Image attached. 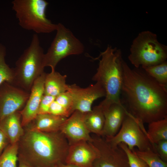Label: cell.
Listing matches in <instances>:
<instances>
[{"label":"cell","mask_w":167,"mask_h":167,"mask_svg":"<svg viewBox=\"0 0 167 167\" xmlns=\"http://www.w3.org/2000/svg\"><path fill=\"white\" fill-rule=\"evenodd\" d=\"M105 116L102 106L99 104L92 110L84 113V121L91 133L101 136L105 123Z\"/></svg>","instance_id":"obj_19"},{"label":"cell","mask_w":167,"mask_h":167,"mask_svg":"<svg viewBox=\"0 0 167 167\" xmlns=\"http://www.w3.org/2000/svg\"><path fill=\"white\" fill-rule=\"evenodd\" d=\"M55 98V97L44 94L40 102L38 114L49 113L50 106Z\"/></svg>","instance_id":"obj_27"},{"label":"cell","mask_w":167,"mask_h":167,"mask_svg":"<svg viewBox=\"0 0 167 167\" xmlns=\"http://www.w3.org/2000/svg\"><path fill=\"white\" fill-rule=\"evenodd\" d=\"M6 47L0 43V86L4 82L13 84L14 69L6 63Z\"/></svg>","instance_id":"obj_22"},{"label":"cell","mask_w":167,"mask_h":167,"mask_svg":"<svg viewBox=\"0 0 167 167\" xmlns=\"http://www.w3.org/2000/svg\"><path fill=\"white\" fill-rule=\"evenodd\" d=\"M73 101L74 111L83 113L92 110V106L96 99L106 96V92L102 85L98 82L86 88H82L75 84L69 85L68 91Z\"/></svg>","instance_id":"obj_11"},{"label":"cell","mask_w":167,"mask_h":167,"mask_svg":"<svg viewBox=\"0 0 167 167\" xmlns=\"http://www.w3.org/2000/svg\"><path fill=\"white\" fill-rule=\"evenodd\" d=\"M18 167H31L27 163L24 161H21L20 163V164Z\"/></svg>","instance_id":"obj_32"},{"label":"cell","mask_w":167,"mask_h":167,"mask_svg":"<svg viewBox=\"0 0 167 167\" xmlns=\"http://www.w3.org/2000/svg\"><path fill=\"white\" fill-rule=\"evenodd\" d=\"M55 167H78L74 165L66 164H64L62 163H60L55 166Z\"/></svg>","instance_id":"obj_31"},{"label":"cell","mask_w":167,"mask_h":167,"mask_svg":"<svg viewBox=\"0 0 167 167\" xmlns=\"http://www.w3.org/2000/svg\"><path fill=\"white\" fill-rule=\"evenodd\" d=\"M10 143L9 141L6 136L0 129V156Z\"/></svg>","instance_id":"obj_30"},{"label":"cell","mask_w":167,"mask_h":167,"mask_svg":"<svg viewBox=\"0 0 167 167\" xmlns=\"http://www.w3.org/2000/svg\"><path fill=\"white\" fill-rule=\"evenodd\" d=\"M125 152L127 156L130 167H149L147 164L133 151L130 150L127 145L121 143L118 145Z\"/></svg>","instance_id":"obj_25"},{"label":"cell","mask_w":167,"mask_h":167,"mask_svg":"<svg viewBox=\"0 0 167 167\" xmlns=\"http://www.w3.org/2000/svg\"><path fill=\"white\" fill-rule=\"evenodd\" d=\"M44 54L38 36L35 34L29 46L16 62L13 85L30 92L35 81L44 72Z\"/></svg>","instance_id":"obj_4"},{"label":"cell","mask_w":167,"mask_h":167,"mask_svg":"<svg viewBox=\"0 0 167 167\" xmlns=\"http://www.w3.org/2000/svg\"><path fill=\"white\" fill-rule=\"evenodd\" d=\"M60 131L69 145L81 141L92 142L93 140L84 122V113L78 111H75L66 118Z\"/></svg>","instance_id":"obj_13"},{"label":"cell","mask_w":167,"mask_h":167,"mask_svg":"<svg viewBox=\"0 0 167 167\" xmlns=\"http://www.w3.org/2000/svg\"><path fill=\"white\" fill-rule=\"evenodd\" d=\"M67 118L47 113L38 114L28 125L29 128L42 132H51L59 131Z\"/></svg>","instance_id":"obj_17"},{"label":"cell","mask_w":167,"mask_h":167,"mask_svg":"<svg viewBox=\"0 0 167 167\" xmlns=\"http://www.w3.org/2000/svg\"><path fill=\"white\" fill-rule=\"evenodd\" d=\"M147 132L148 139L154 147L155 144L159 141L167 140V118L148 123Z\"/></svg>","instance_id":"obj_20"},{"label":"cell","mask_w":167,"mask_h":167,"mask_svg":"<svg viewBox=\"0 0 167 167\" xmlns=\"http://www.w3.org/2000/svg\"><path fill=\"white\" fill-rule=\"evenodd\" d=\"M18 145V154L22 158L49 166L65 161L69 147L60 131L47 132L29 128L24 131Z\"/></svg>","instance_id":"obj_2"},{"label":"cell","mask_w":167,"mask_h":167,"mask_svg":"<svg viewBox=\"0 0 167 167\" xmlns=\"http://www.w3.org/2000/svg\"><path fill=\"white\" fill-rule=\"evenodd\" d=\"M99 155L98 149L92 142L81 141L69 145L65 161L78 167H92Z\"/></svg>","instance_id":"obj_12"},{"label":"cell","mask_w":167,"mask_h":167,"mask_svg":"<svg viewBox=\"0 0 167 167\" xmlns=\"http://www.w3.org/2000/svg\"><path fill=\"white\" fill-rule=\"evenodd\" d=\"M18 150V142L10 143L0 156V167H17Z\"/></svg>","instance_id":"obj_21"},{"label":"cell","mask_w":167,"mask_h":167,"mask_svg":"<svg viewBox=\"0 0 167 167\" xmlns=\"http://www.w3.org/2000/svg\"><path fill=\"white\" fill-rule=\"evenodd\" d=\"M99 57L101 58L92 79L99 82L105 90V99L101 103L107 105L120 102L123 60L122 51L109 45Z\"/></svg>","instance_id":"obj_3"},{"label":"cell","mask_w":167,"mask_h":167,"mask_svg":"<svg viewBox=\"0 0 167 167\" xmlns=\"http://www.w3.org/2000/svg\"><path fill=\"white\" fill-rule=\"evenodd\" d=\"M55 101L66 109L71 114L74 112L73 101L70 92L67 91L55 97Z\"/></svg>","instance_id":"obj_26"},{"label":"cell","mask_w":167,"mask_h":167,"mask_svg":"<svg viewBox=\"0 0 167 167\" xmlns=\"http://www.w3.org/2000/svg\"><path fill=\"white\" fill-rule=\"evenodd\" d=\"M19 24L23 28L36 34L48 33L56 31L57 24L46 15L48 2L45 0H14L11 2Z\"/></svg>","instance_id":"obj_5"},{"label":"cell","mask_w":167,"mask_h":167,"mask_svg":"<svg viewBox=\"0 0 167 167\" xmlns=\"http://www.w3.org/2000/svg\"><path fill=\"white\" fill-rule=\"evenodd\" d=\"M130 50L128 59L135 68L156 65L167 59V46L160 43L157 35L149 31L139 33Z\"/></svg>","instance_id":"obj_6"},{"label":"cell","mask_w":167,"mask_h":167,"mask_svg":"<svg viewBox=\"0 0 167 167\" xmlns=\"http://www.w3.org/2000/svg\"><path fill=\"white\" fill-rule=\"evenodd\" d=\"M143 160L149 167H167V163L163 161L156 153L151 150L140 151L134 149L132 151Z\"/></svg>","instance_id":"obj_24"},{"label":"cell","mask_w":167,"mask_h":167,"mask_svg":"<svg viewBox=\"0 0 167 167\" xmlns=\"http://www.w3.org/2000/svg\"><path fill=\"white\" fill-rule=\"evenodd\" d=\"M159 83L167 86V62L153 66L141 67Z\"/></svg>","instance_id":"obj_23"},{"label":"cell","mask_w":167,"mask_h":167,"mask_svg":"<svg viewBox=\"0 0 167 167\" xmlns=\"http://www.w3.org/2000/svg\"><path fill=\"white\" fill-rule=\"evenodd\" d=\"M49 113L67 118L71 115L68 111L55 100L52 103L50 106Z\"/></svg>","instance_id":"obj_28"},{"label":"cell","mask_w":167,"mask_h":167,"mask_svg":"<svg viewBox=\"0 0 167 167\" xmlns=\"http://www.w3.org/2000/svg\"><path fill=\"white\" fill-rule=\"evenodd\" d=\"M92 138V143L99 151L92 167H130L126 154L119 147L112 146L100 136Z\"/></svg>","instance_id":"obj_9"},{"label":"cell","mask_w":167,"mask_h":167,"mask_svg":"<svg viewBox=\"0 0 167 167\" xmlns=\"http://www.w3.org/2000/svg\"><path fill=\"white\" fill-rule=\"evenodd\" d=\"M57 24L56 33L47 52L45 53L43 65L49 66L51 70H55L58 62L71 55L83 53L84 46L68 28L63 24Z\"/></svg>","instance_id":"obj_7"},{"label":"cell","mask_w":167,"mask_h":167,"mask_svg":"<svg viewBox=\"0 0 167 167\" xmlns=\"http://www.w3.org/2000/svg\"><path fill=\"white\" fill-rule=\"evenodd\" d=\"M21 118L19 111L6 117L0 122V129L6 136L11 144L18 143L24 133Z\"/></svg>","instance_id":"obj_16"},{"label":"cell","mask_w":167,"mask_h":167,"mask_svg":"<svg viewBox=\"0 0 167 167\" xmlns=\"http://www.w3.org/2000/svg\"><path fill=\"white\" fill-rule=\"evenodd\" d=\"M30 92L4 82L0 86V122L5 118L24 107Z\"/></svg>","instance_id":"obj_10"},{"label":"cell","mask_w":167,"mask_h":167,"mask_svg":"<svg viewBox=\"0 0 167 167\" xmlns=\"http://www.w3.org/2000/svg\"><path fill=\"white\" fill-rule=\"evenodd\" d=\"M46 73L44 72L34 82L28 100L23 109L19 111L21 124L26 127L38 115L41 100L44 94V84Z\"/></svg>","instance_id":"obj_14"},{"label":"cell","mask_w":167,"mask_h":167,"mask_svg":"<svg viewBox=\"0 0 167 167\" xmlns=\"http://www.w3.org/2000/svg\"><path fill=\"white\" fill-rule=\"evenodd\" d=\"M121 103L128 112L143 123L167 118V86L143 69L131 68L123 60Z\"/></svg>","instance_id":"obj_1"},{"label":"cell","mask_w":167,"mask_h":167,"mask_svg":"<svg viewBox=\"0 0 167 167\" xmlns=\"http://www.w3.org/2000/svg\"><path fill=\"white\" fill-rule=\"evenodd\" d=\"M105 138L113 147L117 146L123 143L131 151L137 147L139 151L150 150L156 153L155 147L147 137L143 123L128 112L118 133L113 137Z\"/></svg>","instance_id":"obj_8"},{"label":"cell","mask_w":167,"mask_h":167,"mask_svg":"<svg viewBox=\"0 0 167 167\" xmlns=\"http://www.w3.org/2000/svg\"><path fill=\"white\" fill-rule=\"evenodd\" d=\"M40 167L37 166V167Z\"/></svg>","instance_id":"obj_33"},{"label":"cell","mask_w":167,"mask_h":167,"mask_svg":"<svg viewBox=\"0 0 167 167\" xmlns=\"http://www.w3.org/2000/svg\"><path fill=\"white\" fill-rule=\"evenodd\" d=\"M156 153L164 161H167V140H162L155 144Z\"/></svg>","instance_id":"obj_29"},{"label":"cell","mask_w":167,"mask_h":167,"mask_svg":"<svg viewBox=\"0 0 167 167\" xmlns=\"http://www.w3.org/2000/svg\"><path fill=\"white\" fill-rule=\"evenodd\" d=\"M67 76L55 70L46 73L44 84V94L56 97L68 91L69 85L66 83Z\"/></svg>","instance_id":"obj_18"},{"label":"cell","mask_w":167,"mask_h":167,"mask_svg":"<svg viewBox=\"0 0 167 167\" xmlns=\"http://www.w3.org/2000/svg\"><path fill=\"white\" fill-rule=\"evenodd\" d=\"M100 104L103 107L105 118L101 136L104 138L113 137L117 133L128 111L121 101L105 105Z\"/></svg>","instance_id":"obj_15"}]
</instances>
